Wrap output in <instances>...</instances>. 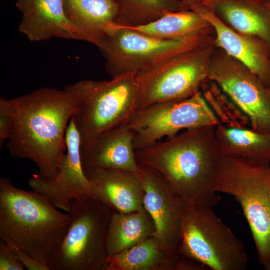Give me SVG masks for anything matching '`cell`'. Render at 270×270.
Segmentation results:
<instances>
[{
    "mask_svg": "<svg viewBox=\"0 0 270 270\" xmlns=\"http://www.w3.org/2000/svg\"><path fill=\"white\" fill-rule=\"evenodd\" d=\"M215 190L233 196L240 205L260 263L270 260V166L221 156Z\"/></svg>",
    "mask_w": 270,
    "mask_h": 270,
    "instance_id": "cell-4",
    "label": "cell"
},
{
    "mask_svg": "<svg viewBox=\"0 0 270 270\" xmlns=\"http://www.w3.org/2000/svg\"><path fill=\"white\" fill-rule=\"evenodd\" d=\"M215 47L214 40L137 74L135 112L154 104L187 98L200 91L208 78Z\"/></svg>",
    "mask_w": 270,
    "mask_h": 270,
    "instance_id": "cell-7",
    "label": "cell"
},
{
    "mask_svg": "<svg viewBox=\"0 0 270 270\" xmlns=\"http://www.w3.org/2000/svg\"><path fill=\"white\" fill-rule=\"evenodd\" d=\"M84 172L91 182L93 196L113 212L130 213L146 210L145 192L138 174L100 168Z\"/></svg>",
    "mask_w": 270,
    "mask_h": 270,
    "instance_id": "cell-17",
    "label": "cell"
},
{
    "mask_svg": "<svg viewBox=\"0 0 270 270\" xmlns=\"http://www.w3.org/2000/svg\"><path fill=\"white\" fill-rule=\"evenodd\" d=\"M220 124L200 90L187 98L147 106L136 112L128 122L134 132L135 151L150 147L164 136L171 138L182 130Z\"/></svg>",
    "mask_w": 270,
    "mask_h": 270,
    "instance_id": "cell-10",
    "label": "cell"
},
{
    "mask_svg": "<svg viewBox=\"0 0 270 270\" xmlns=\"http://www.w3.org/2000/svg\"><path fill=\"white\" fill-rule=\"evenodd\" d=\"M181 256L207 269L244 270L248 256L241 242L212 208L190 205L183 218Z\"/></svg>",
    "mask_w": 270,
    "mask_h": 270,
    "instance_id": "cell-8",
    "label": "cell"
},
{
    "mask_svg": "<svg viewBox=\"0 0 270 270\" xmlns=\"http://www.w3.org/2000/svg\"><path fill=\"white\" fill-rule=\"evenodd\" d=\"M80 97L77 82L61 90L42 88L10 99L14 124L7 146L11 155L34 162L41 178L54 179L66 152V132Z\"/></svg>",
    "mask_w": 270,
    "mask_h": 270,
    "instance_id": "cell-1",
    "label": "cell"
},
{
    "mask_svg": "<svg viewBox=\"0 0 270 270\" xmlns=\"http://www.w3.org/2000/svg\"><path fill=\"white\" fill-rule=\"evenodd\" d=\"M156 226L149 212H113L109 224L107 250L109 256L131 248L154 236Z\"/></svg>",
    "mask_w": 270,
    "mask_h": 270,
    "instance_id": "cell-21",
    "label": "cell"
},
{
    "mask_svg": "<svg viewBox=\"0 0 270 270\" xmlns=\"http://www.w3.org/2000/svg\"><path fill=\"white\" fill-rule=\"evenodd\" d=\"M203 6L232 30L270 46V0H208Z\"/></svg>",
    "mask_w": 270,
    "mask_h": 270,
    "instance_id": "cell-18",
    "label": "cell"
},
{
    "mask_svg": "<svg viewBox=\"0 0 270 270\" xmlns=\"http://www.w3.org/2000/svg\"><path fill=\"white\" fill-rule=\"evenodd\" d=\"M214 32L178 40H161L114 23L96 46L112 78L140 72L182 52L214 40Z\"/></svg>",
    "mask_w": 270,
    "mask_h": 270,
    "instance_id": "cell-6",
    "label": "cell"
},
{
    "mask_svg": "<svg viewBox=\"0 0 270 270\" xmlns=\"http://www.w3.org/2000/svg\"><path fill=\"white\" fill-rule=\"evenodd\" d=\"M264 268L266 270H270V260L266 266H264Z\"/></svg>",
    "mask_w": 270,
    "mask_h": 270,
    "instance_id": "cell-30",
    "label": "cell"
},
{
    "mask_svg": "<svg viewBox=\"0 0 270 270\" xmlns=\"http://www.w3.org/2000/svg\"><path fill=\"white\" fill-rule=\"evenodd\" d=\"M138 174L144 190V204L155 226L154 236L172 256L180 260L182 245V226L189 204L158 171L140 166Z\"/></svg>",
    "mask_w": 270,
    "mask_h": 270,
    "instance_id": "cell-12",
    "label": "cell"
},
{
    "mask_svg": "<svg viewBox=\"0 0 270 270\" xmlns=\"http://www.w3.org/2000/svg\"><path fill=\"white\" fill-rule=\"evenodd\" d=\"M20 262L29 270H50L46 264L40 262L13 244H8Z\"/></svg>",
    "mask_w": 270,
    "mask_h": 270,
    "instance_id": "cell-28",
    "label": "cell"
},
{
    "mask_svg": "<svg viewBox=\"0 0 270 270\" xmlns=\"http://www.w3.org/2000/svg\"><path fill=\"white\" fill-rule=\"evenodd\" d=\"M65 140L66 152L56 177L52 180L34 174L28 181L32 190L46 196L58 209L70 213L71 201L94 196L91 182L82 168L81 140L72 118L67 128Z\"/></svg>",
    "mask_w": 270,
    "mask_h": 270,
    "instance_id": "cell-13",
    "label": "cell"
},
{
    "mask_svg": "<svg viewBox=\"0 0 270 270\" xmlns=\"http://www.w3.org/2000/svg\"><path fill=\"white\" fill-rule=\"evenodd\" d=\"M200 90L220 124L230 128H252L248 116L215 82L206 79Z\"/></svg>",
    "mask_w": 270,
    "mask_h": 270,
    "instance_id": "cell-25",
    "label": "cell"
},
{
    "mask_svg": "<svg viewBox=\"0 0 270 270\" xmlns=\"http://www.w3.org/2000/svg\"><path fill=\"white\" fill-rule=\"evenodd\" d=\"M216 142L220 156L256 164L270 163V133L220 124L216 128Z\"/></svg>",
    "mask_w": 270,
    "mask_h": 270,
    "instance_id": "cell-20",
    "label": "cell"
},
{
    "mask_svg": "<svg viewBox=\"0 0 270 270\" xmlns=\"http://www.w3.org/2000/svg\"><path fill=\"white\" fill-rule=\"evenodd\" d=\"M68 18L97 46L116 22V0H62Z\"/></svg>",
    "mask_w": 270,
    "mask_h": 270,
    "instance_id": "cell-19",
    "label": "cell"
},
{
    "mask_svg": "<svg viewBox=\"0 0 270 270\" xmlns=\"http://www.w3.org/2000/svg\"><path fill=\"white\" fill-rule=\"evenodd\" d=\"M16 6L22 15L19 31L30 42L60 38L88 42L66 16L62 0H17Z\"/></svg>",
    "mask_w": 270,
    "mask_h": 270,
    "instance_id": "cell-14",
    "label": "cell"
},
{
    "mask_svg": "<svg viewBox=\"0 0 270 270\" xmlns=\"http://www.w3.org/2000/svg\"><path fill=\"white\" fill-rule=\"evenodd\" d=\"M192 10L198 12L212 27L216 47L244 64L270 88V46L266 42L234 31L204 6Z\"/></svg>",
    "mask_w": 270,
    "mask_h": 270,
    "instance_id": "cell-15",
    "label": "cell"
},
{
    "mask_svg": "<svg viewBox=\"0 0 270 270\" xmlns=\"http://www.w3.org/2000/svg\"><path fill=\"white\" fill-rule=\"evenodd\" d=\"M118 14L116 23L138 26L152 22L172 12L188 10L182 0H116Z\"/></svg>",
    "mask_w": 270,
    "mask_h": 270,
    "instance_id": "cell-24",
    "label": "cell"
},
{
    "mask_svg": "<svg viewBox=\"0 0 270 270\" xmlns=\"http://www.w3.org/2000/svg\"><path fill=\"white\" fill-rule=\"evenodd\" d=\"M80 97L73 116L81 147L98 134L128 122L135 112L138 94L136 75L110 80H84L78 82Z\"/></svg>",
    "mask_w": 270,
    "mask_h": 270,
    "instance_id": "cell-9",
    "label": "cell"
},
{
    "mask_svg": "<svg viewBox=\"0 0 270 270\" xmlns=\"http://www.w3.org/2000/svg\"><path fill=\"white\" fill-rule=\"evenodd\" d=\"M128 27L152 37L168 40H183L214 32L208 22L192 10L170 12L150 24Z\"/></svg>",
    "mask_w": 270,
    "mask_h": 270,
    "instance_id": "cell-23",
    "label": "cell"
},
{
    "mask_svg": "<svg viewBox=\"0 0 270 270\" xmlns=\"http://www.w3.org/2000/svg\"><path fill=\"white\" fill-rule=\"evenodd\" d=\"M208 78L215 82L248 116L252 128L270 133V88L248 67L216 46Z\"/></svg>",
    "mask_w": 270,
    "mask_h": 270,
    "instance_id": "cell-11",
    "label": "cell"
},
{
    "mask_svg": "<svg viewBox=\"0 0 270 270\" xmlns=\"http://www.w3.org/2000/svg\"><path fill=\"white\" fill-rule=\"evenodd\" d=\"M24 266L18 260L10 246L0 240V270H24Z\"/></svg>",
    "mask_w": 270,
    "mask_h": 270,
    "instance_id": "cell-27",
    "label": "cell"
},
{
    "mask_svg": "<svg viewBox=\"0 0 270 270\" xmlns=\"http://www.w3.org/2000/svg\"><path fill=\"white\" fill-rule=\"evenodd\" d=\"M208 0H182L188 10H192L194 8L204 5Z\"/></svg>",
    "mask_w": 270,
    "mask_h": 270,
    "instance_id": "cell-29",
    "label": "cell"
},
{
    "mask_svg": "<svg viewBox=\"0 0 270 270\" xmlns=\"http://www.w3.org/2000/svg\"><path fill=\"white\" fill-rule=\"evenodd\" d=\"M72 220L42 194L17 188L0 178V238L48 264L60 248Z\"/></svg>",
    "mask_w": 270,
    "mask_h": 270,
    "instance_id": "cell-3",
    "label": "cell"
},
{
    "mask_svg": "<svg viewBox=\"0 0 270 270\" xmlns=\"http://www.w3.org/2000/svg\"><path fill=\"white\" fill-rule=\"evenodd\" d=\"M179 260L172 256L152 236L109 256L103 270H176Z\"/></svg>",
    "mask_w": 270,
    "mask_h": 270,
    "instance_id": "cell-22",
    "label": "cell"
},
{
    "mask_svg": "<svg viewBox=\"0 0 270 270\" xmlns=\"http://www.w3.org/2000/svg\"><path fill=\"white\" fill-rule=\"evenodd\" d=\"M14 107L12 101L0 98V148L12 137L14 128Z\"/></svg>",
    "mask_w": 270,
    "mask_h": 270,
    "instance_id": "cell-26",
    "label": "cell"
},
{
    "mask_svg": "<svg viewBox=\"0 0 270 270\" xmlns=\"http://www.w3.org/2000/svg\"><path fill=\"white\" fill-rule=\"evenodd\" d=\"M216 128L187 130L166 142L136 150V161L159 172L190 205L212 208L220 200L214 188L221 157Z\"/></svg>",
    "mask_w": 270,
    "mask_h": 270,
    "instance_id": "cell-2",
    "label": "cell"
},
{
    "mask_svg": "<svg viewBox=\"0 0 270 270\" xmlns=\"http://www.w3.org/2000/svg\"><path fill=\"white\" fill-rule=\"evenodd\" d=\"M134 132L128 122L112 128L81 147L84 172L94 168L120 170L136 174L141 172L134 146Z\"/></svg>",
    "mask_w": 270,
    "mask_h": 270,
    "instance_id": "cell-16",
    "label": "cell"
},
{
    "mask_svg": "<svg viewBox=\"0 0 270 270\" xmlns=\"http://www.w3.org/2000/svg\"><path fill=\"white\" fill-rule=\"evenodd\" d=\"M72 220L50 270H103L109 257L107 236L112 210L91 196L73 200Z\"/></svg>",
    "mask_w": 270,
    "mask_h": 270,
    "instance_id": "cell-5",
    "label": "cell"
}]
</instances>
